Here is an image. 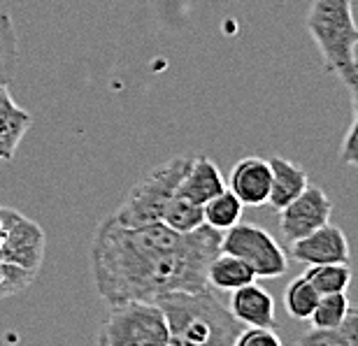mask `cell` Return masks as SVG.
I'll return each instance as SVG.
<instances>
[{"instance_id":"obj_10","label":"cell","mask_w":358,"mask_h":346,"mask_svg":"<svg viewBox=\"0 0 358 346\" xmlns=\"http://www.w3.org/2000/svg\"><path fill=\"white\" fill-rule=\"evenodd\" d=\"M272 186L270 163L261 156H247L233 165L231 177L226 182V189L233 193L245 207L268 205Z\"/></svg>"},{"instance_id":"obj_25","label":"cell","mask_w":358,"mask_h":346,"mask_svg":"<svg viewBox=\"0 0 358 346\" xmlns=\"http://www.w3.org/2000/svg\"><path fill=\"white\" fill-rule=\"evenodd\" d=\"M19 212H14L10 207H0V244H3L5 235L10 233V228L14 226V221L19 219Z\"/></svg>"},{"instance_id":"obj_19","label":"cell","mask_w":358,"mask_h":346,"mask_svg":"<svg viewBox=\"0 0 358 346\" xmlns=\"http://www.w3.org/2000/svg\"><path fill=\"white\" fill-rule=\"evenodd\" d=\"M161 223L168 226L170 230H175V233H193V230H198L200 226H205L203 207L182 196H175L168 203L166 212H163Z\"/></svg>"},{"instance_id":"obj_21","label":"cell","mask_w":358,"mask_h":346,"mask_svg":"<svg viewBox=\"0 0 358 346\" xmlns=\"http://www.w3.org/2000/svg\"><path fill=\"white\" fill-rule=\"evenodd\" d=\"M349 302L347 293H333V295H319V302L314 307L310 316V323L314 330H335L342 326V321L349 314Z\"/></svg>"},{"instance_id":"obj_5","label":"cell","mask_w":358,"mask_h":346,"mask_svg":"<svg viewBox=\"0 0 358 346\" xmlns=\"http://www.w3.org/2000/svg\"><path fill=\"white\" fill-rule=\"evenodd\" d=\"M98 346H170L168 321L154 302L114 305L100 326Z\"/></svg>"},{"instance_id":"obj_14","label":"cell","mask_w":358,"mask_h":346,"mask_svg":"<svg viewBox=\"0 0 358 346\" xmlns=\"http://www.w3.org/2000/svg\"><path fill=\"white\" fill-rule=\"evenodd\" d=\"M33 126L31 114L14 103L7 86L0 82V163H10L28 128Z\"/></svg>"},{"instance_id":"obj_11","label":"cell","mask_w":358,"mask_h":346,"mask_svg":"<svg viewBox=\"0 0 358 346\" xmlns=\"http://www.w3.org/2000/svg\"><path fill=\"white\" fill-rule=\"evenodd\" d=\"M231 314L242 328H270L277 330V312H275V298L266 288L254 284H247L231 293Z\"/></svg>"},{"instance_id":"obj_23","label":"cell","mask_w":358,"mask_h":346,"mask_svg":"<svg viewBox=\"0 0 358 346\" xmlns=\"http://www.w3.org/2000/svg\"><path fill=\"white\" fill-rule=\"evenodd\" d=\"M235 346H284L277 330L270 328H247L235 340Z\"/></svg>"},{"instance_id":"obj_12","label":"cell","mask_w":358,"mask_h":346,"mask_svg":"<svg viewBox=\"0 0 358 346\" xmlns=\"http://www.w3.org/2000/svg\"><path fill=\"white\" fill-rule=\"evenodd\" d=\"M221 191H226V179L221 175V170L217 168V163L207 156L191 158L182 182H179L177 196H182L203 207L205 203H210L212 198H217Z\"/></svg>"},{"instance_id":"obj_18","label":"cell","mask_w":358,"mask_h":346,"mask_svg":"<svg viewBox=\"0 0 358 346\" xmlns=\"http://www.w3.org/2000/svg\"><path fill=\"white\" fill-rule=\"evenodd\" d=\"M305 277L317 288L319 295H333V293H347L352 286L354 272L349 263H328V265H312L307 268Z\"/></svg>"},{"instance_id":"obj_15","label":"cell","mask_w":358,"mask_h":346,"mask_svg":"<svg viewBox=\"0 0 358 346\" xmlns=\"http://www.w3.org/2000/svg\"><path fill=\"white\" fill-rule=\"evenodd\" d=\"M256 275L252 272L247 263H242L240 258L228 256V254H217L207 265V284L212 291H238V288L254 284Z\"/></svg>"},{"instance_id":"obj_6","label":"cell","mask_w":358,"mask_h":346,"mask_svg":"<svg viewBox=\"0 0 358 346\" xmlns=\"http://www.w3.org/2000/svg\"><path fill=\"white\" fill-rule=\"evenodd\" d=\"M221 254L240 258L247 263L256 279H277L289 272V254L282 249L266 228L254 223H238L221 233Z\"/></svg>"},{"instance_id":"obj_8","label":"cell","mask_w":358,"mask_h":346,"mask_svg":"<svg viewBox=\"0 0 358 346\" xmlns=\"http://www.w3.org/2000/svg\"><path fill=\"white\" fill-rule=\"evenodd\" d=\"M291 261L300 265H328V263H349L352 247L347 233L335 223H326L303 240L291 244Z\"/></svg>"},{"instance_id":"obj_28","label":"cell","mask_w":358,"mask_h":346,"mask_svg":"<svg viewBox=\"0 0 358 346\" xmlns=\"http://www.w3.org/2000/svg\"><path fill=\"white\" fill-rule=\"evenodd\" d=\"M170 346H177V344H173V342H170Z\"/></svg>"},{"instance_id":"obj_27","label":"cell","mask_w":358,"mask_h":346,"mask_svg":"<svg viewBox=\"0 0 358 346\" xmlns=\"http://www.w3.org/2000/svg\"><path fill=\"white\" fill-rule=\"evenodd\" d=\"M7 28H10V26H7ZM7 28H5V31H7ZM0 38H3V33H0Z\"/></svg>"},{"instance_id":"obj_16","label":"cell","mask_w":358,"mask_h":346,"mask_svg":"<svg viewBox=\"0 0 358 346\" xmlns=\"http://www.w3.org/2000/svg\"><path fill=\"white\" fill-rule=\"evenodd\" d=\"M242 212H245V205H242L228 189L221 191L217 198H212L210 203L203 205L205 226L219 230V233H226L228 228L238 226L242 221Z\"/></svg>"},{"instance_id":"obj_24","label":"cell","mask_w":358,"mask_h":346,"mask_svg":"<svg viewBox=\"0 0 358 346\" xmlns=\"http://www.w3.org/2000/svg\"><path fill=\"white\" fill-rule=\"evenodd\" d=\"M340 163L349 168H358V119L352 121L340 147Z\"/></svg>"},{"instance_id":"obj_4","label":"cell","mask_w":358,"mask_h":346,"mask_svg":"<svg viewBox=\"0 0 358 346\" xmlns=\"http://www.w3.org/2000/svg\"><path fill=\"white\" fill-rule=\"evenodd\" d=\"M189 163V156H175L166 163L156 165L154 170H149L128 191L126 200L112 214V221L126 228L161 223V216L166 212L168 203L177 196L179 182H182Z\"/></svg>"},{"instance_id":"obj_17","label":"cell","mask_w":358,"mask_h":346,"mask_svg":"<svg viewBox=\"0 0 358 346\" xmlns=\"http://www.w3.org/2000/svg\"><path fill=\"white\" fill-rule=\"evenodd\" d=\"M298 346H358V307H349L347 319L335 330H310Z\"/></svg>"},{"instance_id":"obj_7","label":"cell","mask_w":358,"mask_h":346,"mask_svg":"<svg viewBox=\"0 0 358 346\" xmlns=\"http://www.w3.org/2000/svg\"><path fill=\"white\" fill-rule=\"evenodd\" d=\"M333 203L326 196V191L321 186L310 184L293 203L286 205L279 212V230L286 237V242L293 244L303 240L321 226L331 223Z\"/></svg>"},{"instance_id":"obj_13","label":"cell","mask_w":358,"mask_h":346,"mask_svg":"<svg viewBox=\"0 0 358 346\" xmlns=\"http://www.w3.org/2000/svg\"><path fill=\"white\" fill-rule=\"evenodd\" d=\"M268 163L272 170L268 205L275 209V212H282L286 205L293 203V200L310 186V175H307L298 163H293L289 158H282V156H272Z\"/></svg>"},{"instance_id":"obj_20","label":"cell","mask_w":358,"mask_h":346,"mask_svg":"<svg viewBox=\"0 0 358 346\" xmlns=\"http://www.w3.org/2000/svg\"><path fill=\"white\" fill-rule=\"evenodd\" d=\"M319 302V293L317 288L310 284V279L305 275L293 279L284 291V307L289 312L291 319L296 321H310V316L314 312Z\"/></svg>"},{"instance_id":"obj_9","label":"cell","mask_w":358,"mask_h":346,"mask_svg":"<svg viewBox=\"0 0 358 346\" xmlns=\"http://www.w3.org/2000/svg\"><path fill=\"white\" fill-rule=\"evenodd\" d=\"M47 251V237L38 223L19 216L10 228V233L5 235L3 244H0V261L17 265V268L31 270L38 275L45 261Z\"/></svg>"},{"instance_id":"obj_22","label":"cell","mask_w":358,"mask_h":346,"mask_svg":"<svg viewBox=\"0 0 358 346\" xmlns=\"http://www.w3.org/2000/svg\"><path fill=\"white\" fill-rule=\"evenodd\" d=\"M35 277L38 275L31 270H24V268H17V265L0 261V298H10V295L26 291L35 281Z\"/></svg>"},{"instance_id":"obj_26","label":"cell","mask_w":358,"mask_h":346,"mask_svg":"<svg viewBox=\"0 0 358 346\" xmlns=\"http://www.w3.org/2000/svg\"><path fill=\"white\" fill-rule=\"evenodd\" d=\"M352 110H354V119H358V86L352 91Z\"/></svg>"},{"instance_id":"obj_2","label":"cell","mask_w":358,"mask_h":346,"mask_svg":"<svg viewBox=\"0 0 358 346\" xmlns=\"http://www.w3.org/2000/svg\"><path fill=\"white\" fill-rule=\"evenodd\" d=\"M156 305L168 321L170 342L177 346H235L242 333L231 309L212 288L170 293Z\"/></svg>"},{"instance_id":"obj_1","label":"cell","mask_w":358,"mask_h":346,"mask_svg":"<svg viewBox=\"0 0 358 346\" xmlns=\"http://www.w3.org/2000/svg\"><path fill=\"white\" fill-rule=\"evenodd\" d=\"M219 244L221 233L210 226L175 233L163 223L126 228L107 216L91 242L93 284L110 307L207 291V265L221 254Z\"/></svg>"},{"instance_id":"obj_3","label":"cell","mask_w":358,"mask_h":346,"mask_svg":"<svg viewBox=\"0 0 358 346\" xmlns=\"http://www.w3.org/2000/svg\"><path fill=\"white\" fill-rule=\"evenodd\" d=\"M307 31L324 68L354 91L358 86V24L352 0H314L307 10Z\"/></svg>"}]
</instances>
